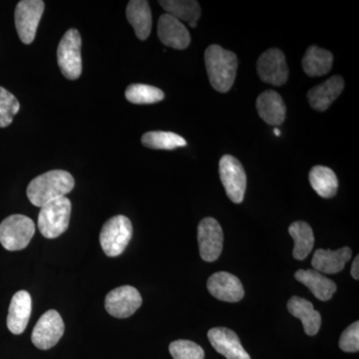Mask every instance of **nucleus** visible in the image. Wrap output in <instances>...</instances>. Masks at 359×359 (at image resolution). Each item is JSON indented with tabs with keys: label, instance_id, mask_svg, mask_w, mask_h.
<instances>
[{
	"label": "nucleus",
	"instance_id": "nucleus-1",
	"mask_svg": "<svg viewBox=\"0 0 359 359\" xmlns=\"http://www.w3.org/2000/svg\"><path fill=\"white\" fill-rule=\"evenodd\" d=\"M74 186L72 175L63 170H52L30 182L27 187V197L32 205L42 208L52 201L66 197Z\"/></svg>",
	"mask_w": 359,
	"mask_h": 359
},
{
	"label": "nucleus",
	"instance_id": "nucleus-2",
	"mask_svg": "<svg viewBox=\"0 0 359 359\" xmlns=\"http://www.w3.org/2000/svg\"><path fill=\"white\" fill-rule=\"evenodd\" d=\"M205 63L212 88L221 93L230 91L237 75V55L212 44L205 52Z\"/></svg>",
	"mask_w": 359,
	"mask_h": 359
},
{
	"label": "nucleus",
	"instance_id": "nucleus-3",
	"mask_svg": "<svg viewBox=\"0 0 359 359\" xmlns=\"http://www.w3.org/2000/svg\"><path fill=\"white\" fill-rule=\"evenodd\" d=\"M71 208L70 200L66 197L52 201L41 208L39 216V229L43 237L58 238L67 230Z\"/></svg>",
	"mask_w": 359,
	"mask_h": 359
},
{
	"label": "nucleus",
	"instance_id": "nucleus-4",
	"mask_svg": "<svg viewBox=\"0 0 359 359\" xmlns=\"http://www.w3.org/2000/svg\"><path fill=\"white\" fill-rule=\"evenodd\" d=\"M35 233L32 219L23 215H13L0 224V244L11 252L25 249Z\"/></svg>",
	"mask_w": 359,
	"mask_h": 359
},
{
	"label": "nucleus",
	"instance_id": "nucleus-5",
	"mask_svg": "<svg viewBox=\"0 0 359 359\" xmlns=\"http://www.w3.org/2000/svg\"><path fill=\"white\" fill-rule=\"evenodd\" d=\"M131 221L127 217H113L104 224L100 233V244L108 257H118L124 252L131 241Z\"/></svg>",
	"mask_w": 359,
	"mask_h": 359
},
{
	"label": "nucleus",
	"instance_id": "nucleus-6",
	"mask_svg": "<svg viewBox=\"0 0 359 359\" xmlns=\"http://www.w3.org/2000/svg\"><path fill=\"white\" fill-rule=\"evenodd\" d=\"M81 35L75 28L66 32L57 48V63L67 79L76 80L82 73Z\"/></svg>",
	"mask_w": 359,
	"mask_h": 359
},
{
	"label": "nucleus",
	"instance_id": "nucleus-7",
	"mask_svg": "<svg viewBox=\"0 0 359 359\" xmlns=\"http://www.w3.org/2000/svg\"><path fill=\"white\" fill-rule=\"evenodd\" d=\"M219 177L226 196L235 204H241L244 201L247 188V175L244 167L237 158L224 155L219 163Z\"/></svg>",
	"mask_w": 359,
	"mask_h": 359
},
{
	"label": "nucleus",
	"instance_id": "nucleus-8",
	"mask_svg": "<svg viewBox=\"0 0 359 359\" xmlns=\"http://www.w3.org/2000/svg\"><path fill=\"white\" fill-rule=\"evenodd\" d=\"M44 11L41 0H22L15 8L16 32L25 44L32 43Z\"/></svg>",
	"mask_w": 359,
	"mask_h": 359
},
{
	"label": "nucleus",
	"instance_id": "nucleus-9",
	"mask_svg": "<svg viewBox=\"0 0 359 359\" xmlns=\"http://www.w3.org/2000/svg\"><path fill=\"white\" fill-rule=\"evenodd\" d=\"M257 70L262 81L273 86H282L289 79V66L285 54L278 48L269 49L259 56Z\"/></svg>",
	"mask_w": 359,
	"mask_h": 359
},
{
	"label": "nucleus",
	"instance_id": "nucleus-10",
	"mask_svg": "<svg viewBox=\"0 0 359 359\" xmlns=\"http://www.w3.org/2000/svg\"><path fill=\"white\" fill-rule=\"evenodd\" d=\"M65 330V323L60 314L54 309L46 311L33 330L32 344L42 351L51 348L63 337Z\"/></svg>",
	"mask_w": 359,
	"mask_h": 359
},
{
	"label": "nucleus",
	"instance_id": "nucleus-11",
	"mask_svg": "<svg viewBox=\"0 0 359 359\" xmlns=\"http://www.w3.org/2000/svg\"><path fill=\"white\" fill-rule=\"evenodd\" d=\"M200 256L208 263L217 261L223 250L224 233L221 224L214 218H205L198 226Z\"/></svg>",
	"mask_w": 359,
	"mask_h": 359
},
{
	"label": "nucleus",
	"instance_id": "nucleus-12",
	"mask_svg": "<svg viewBox=\"0 0 359 359\" xmlns=\"http://www.w3.org/2000/svg\"><path fill=\"white\" fill-rule=\"evenodd\" d=\"M141 304L140 292L131 285H123L111 290L105 299L106 311L117 318H129L136 313Z\"/></svg>",
	"mask_w": 359,
	"mask_h": 359
},
{
	"label": "nucleus",
	"instance_id": "nucleus-13",
	"mask_svg": "<svg viewBox=\"0 0 359 359\" xmlns=\"http://www.w3.org/2000/svg\"><path fill=\"white\" fill-rule=\"evenodd\" d=\"M207 287L210 294L222 302H238L245 295L242 282L226 271H219L210 276Z\"/></svg>",
	"mask_w": 359,
	"mask_h": 359
},
{
	"label": "nucleus",
	"instance_id": "nucleus-14",
	"mask_svg": "<svg viewBox=\"0 0 359 359\" xmlns=\"http://www.w3.org/2000/svg\"><path fill=\"white\" fill-rule=\"evenodd\" d=\"M212 346L226 359H250L236 332L226 327H215L208 332Z\"/></svg>",
	"mask_w": 359,
	"mask_h": 359
},
{
	"label": "nucleus",
	"instance_id": "nucleus-15",
	"mask_svg": "<svg viewBox=\"0 0 359 359\" xmlns=\"http://www.w3.org/2000/svg\"><path fill=\"white\" fill-rule=\"evenodd\" d=\"M158 36L163 44L171 48H188L191 43L190 33L181 21L173 16L164 13L158 21Z\"/></svg>",
	"mask_w": 359,
	"mask_h": 359
},
{
	"label": "nucleus",
	"instance_id": "nucleus-16",
	"mask_svg": "<svg viewBox=\"0 0 359 359\" xmlns=\"http://www.w3.org/2000/svg\"><path fill=\"white\" fill-rule=\"evenodd\" d=\"M344 88V78L334 75L327 81L313 87L308 92L309 102L314 110L327 111L337 100Z\"/></svg>",
	"mask_w": 359,
	"mask_h": 359
},
{
	"label": "nucleus",
	"instance_id": "nucleus-17",
	"mask_svg": "<svg viewBox=\"0 0 359 359\" xmlns=\"http://www.w3.org/2000/svg\"><path fill=\"white\" fill-rule=\"evenodd\" d=\"M32 311V299L25 290H20L13 295L7 316V327L13 334L25 332Z\"/></svg>",
	"mask_w": 359,
	"mask_h": 359
},
{
	"label": "nucleus",
	"instance_id": "nucleus-18",
	"mask_svg": "<svg viewBox=\"0 0 359 359\" xmlns=\"http://www.w3.org/2000/svg\"><path fill=\"white\" fill-rule=\"evenodd\" d=\"M351 255L353 252L347 247L337 250L320 249L314 252L311 264L314 271L318 273L334 275L344 269L347 262L351 259Z\"/></svg>",
	"mask_w": 359,
	"mask_h": 359
},
{
	"label": "nucleus",
	"instance_id": "nucleus-19",
	"mask_svg": "<svg viewBox=\"0 0 359 359\" xmlns=\"http://www.w3.org/2000/svg\"><path fill=\"white\" fill-rule=\"evenodd\" d=\"M257 109L259 117L269 125L278 126L285 121V104L282 96L273 90H266L257 97Z\"/></svg>",
	"mask_w": 359,
	"mask_h": 359
},
{
	"label": "nucleus",
	"instance_id": "nucleus-20",
	"mask_svg": "<svg viewBox=\"0 0 359 359\" xmlns=\"http://www.w3.org/2000/svg\"><path fill=\"white\" fill-rule=\"evenodd\" d=\"M294 278L306 285L314 297L321 302L330 301L337 292V285L334 280L325 278L323 273L314 269H299L294 273Z\"/></svg>",
	"mask_w": 359,
	"mask_h": 359
},
{
	"label": "nucleus",
	"instance_id": "nucleus-21",
	"mask_svg": "<svg viewBox=\"0 0 359 359\" xmlns=\"http://www.w3.org/2000/svg\"><path fill=\"white\" fill-rule=\"evenodd\" d=\"M287 309L294 318L302 320L304 332L309 337L318 334L321 325V316L313 304L299 297H292L287 302Z\"/></svg>",
	"mask_w": 359,
	"mask_h": 359
},
{
	"label": "nucleus",
	"instance_id": "nucleus-22",
	"mask_svg": "<svg viewBox=\"0 0 359 359\" xmlns=\"http://www.w3.org/2000/svg\"><path fill=\"white\" fill-rule=\"evenodd\" d=\"M127 20L133 26L137 37L146 40L152 30V13L145 0H131L126 9Z\"/></svg>",
	"mask_w": 359,
	"mask_h": 359
},
{
	"label": "nucleus",
	"instance_id": "nucleus-23",
	"mask_svg": "<svg viewBox=\"0 0 359 359\" xmlns=\"http://www.w3.org/2000/svg\"><path fill=\"white\" fill-rule=\"evenodd\" d=\"M334 56L332 52L313 45L309 47L304 59L302 68L309 76H323L332 70Z\"/></svg>",
	"mask_w": 359,
	"mask_h": 359
},
{
	"label": "nucleus",
	"instance_id": "nucleus-24",
	"mask_svg": "<svg viewBox=\"0 0 359 359\" xmlns=\"http://www.w3.org/2000/svg\"><path fill=\"white\" fill-rule=\"evenodd\" d=\"M309 182L314 191L323 199L334 198L339 189V180L332 169L316 166L309 172Z\"/></svg>",
	"mask_w": 359,
	"mask_h": 359
},
{
	"label": "nucleus",
	"instance_id": "nucleus-25",
	"mask_svg": "<svg viewBox=\"0 0 359 359\" xmlns=\"http://www.w3.org/2000/svg\"><path fill=\"white\" fill-rule=\"evenodd\" d=\"M289 233L294 241L292 256L297 261H304L313 249L314 236L313 229L306 222L297 221L290 224Z\"/></svg>",
	"mask_w": 359,
	"mask_h": 359
},
{
	"label": "nucleus",
	"instance_id": "nucleus-26",
	"mask_svg": "<svg viewBox=\"0 0 359 359\" xmlns=\"http://www.w3.org/2000/svg\"><path fill=\"white\" fill-rule=\"evenodd\" d=\"M159 4L167 14L189 25L197 23L202 13L199 4L194 0H163Z\"/></svg>",
	"mask_w": 359,
	"mask_h": 359
},
{
	"label": "nucleus",
	"instance_id": "nucleus-27",
	"mask_svg": "<svg viewBox=\"0 0 359 359\" xmlns=\"http://www.w3.org/2000/svg\"><path fill=\"white\" fill-rule=\"evenodd\" d=\"M141 141L145 147L154 150H175L187 145L185 139L173 132H147L142 136Z\"/></svg>",
	"mask_w": 359,
	"mask_h": 359
},
{
	"label": "nucleus",
	"instance_id": "nucleus-28",
	"mask_svg": "<svg viewBox=\"0 0 359 359\" xmlns=\"http://www.w3.org/2000/svg\"><path fill=\"white\" fill-rule=\"evenodd\" d=\"M125 97L133 104H154L164 99L165 94L157 87L146 84H131L127 87Z\"/></svg>",
	"mask_w": 359,
	"mask_h": 359
},
{
	"label": "nucleus",
	"instance_id": "nucleus-29",
	"mask_svg": "<svg viewBox=\"0 0 359 359\" xmlns=\"http://www.w3.org/2000/svg\"><path fill=\"white\" fill-rule=\"evenodd\" d=\"M20 109V104L16 97L0 87V128L9 126Z\"/></svg>",
	"mask_w": 359,
	"mask_h": 359
},
{
	"label": "nucleus",
	"instance_id": "nucleus-30",
	"mask_svg": "<svg viewBox=\"0 0 359 359\" xmlns=\"http://www.w3.org/2000/svg\"><path fill=\"white\" fill-rule=\"evenodd\" d=\"M170 353L174 359H204L205 351L196 342L180 339L172 342L169 346Z\"/></svg>",
	"mask_w": 359,
	"mask_h": 359
},
{
	"label": "nucleus",
	"instance_id": "nucleus-31",
	"mask_svg": "<svg viewBox=\"0 0 359 359\" xmlns=\"http://www.w3.org/2000/svg\"><path fill=\"white\" fill-rule=\"evenodd\" d=\"M339 347L346 353H358L359 323L355 321L342 332L339 339Z\"/></svg>",
	"mask_w": 359,
	"mask_h": 359
},
{
	"label": "nucleus",
	"instance_id": "nucleus-32",
	"mask_svg": "<svg viewBox=\"0 0 359 359\" xmlns=\"http://www.w3.org/2000/svg\"><path fill=\"white\" fill-rule=\"evenodd\" d=\"M351 276L354 280H359V257L356 256L355 259H354L353 266H351Z\"/></svg>",
	"mask_w": 359,
	"mask_h": 359
},
{
	"label": "nucleus",
	"instance_id": "nucleus-33",
	"mask_svg": "<svg viewBox=\"0 0 359 359\" xmlns=\"http://www.w3.org/2000/svg\"><path fill=\"white\" fill-rule=\"evenodd\" d=\"M273 132H275V134L276 135V136H280V130H278V129H275V131H273Z\"/></svg>",
	"mask_w": 359,
	"mask_h": 359
}]
</instances>
